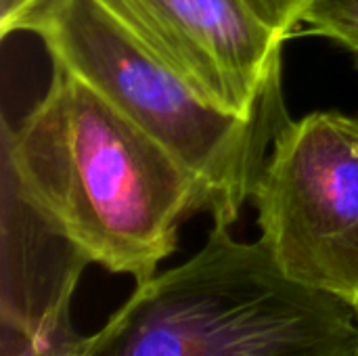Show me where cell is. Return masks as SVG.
Listing matches in <instances>:
<instances>
[{
    "label": "cell",
    "instance_id": "cell-1",
    "mask_svg": "<svg viewBox=\"0 0 358 356\" xmlns=\"http://www.w3.org/2000/svg\"><path fill=\"white\" fill-rule=\"evenodd\" d=\"M0 159L92 264L136 285L176 252L180 225L203 212L193 174L59 65L23 120L2 124Z\"/></svg>",
    "mask_w": 358,
    "mask_h": 356
},
{
    "label": "cell",
    "instance_id": "cell-2",
    "mask_svg": "<svg viewBox=\"0 0 358 356\" xmlns=\"http://www.w3.org/2000/svg\"><path fill=\"white\" fill-rule=\"evenodd\" d=\"M84 356H358V311L214 225L185 264L136 285Z\"/></svg>",
    "mask_w": 358,
    "mask_h": 356
},
{
    "label": "cell",
    "instance_id": "cell-3",
    "mask_svg": "<svg viewBox=\"0 0 358 356\" xmlns=\"http://www.w3.org/2000/svg\"><path fill=\"white\" fill-rule=\"evenodd\" d=\"M19 31L157 141L203 193L214 225L233 227L250 201L287 111L231 115L145 48L96 0H42Z\"/></svg>",
    "mask_w": 358,
    "mask_h": 356
},
{
    "label": "cell",
    "instance_id": "cell-4",
    "mask_svg": "<svg viewBox=\"0 0 358 356\" xmlns=\"http://www.w3.org/2000/svg\"><path fill=\"white\" fill-rule=\"evenodd\" d=\"M250 201L277 266L358 311V118L340 111L289 118Z\"/></svg>",
    "mask_w": 358,
    "mask_h": 356
},
{
    "label": "cell",
    "instance_id": "cell-5",
    "mask_svg": "<svg viewBox=\"0 0 358 356\" xmlns=\"http://www.w3.org/2000/svg\"><path fill=\"white\" fill-rule=\"evenodd\" d=\"M214 107L256 118L287 111L283 36L248 0H96Z\"/></svg>",
    "mask_w": 358,
    "mask_h": 356
},
{
    "label": "cell",
    "instance_id": "cell-6",
    "mask_svg": "<svg viewBox=\"0 0 358 356\" xmlns=\"http://www.w3.org/2000/svg\"><path fill=\"white\" fill-rule=\"evenodd\" d=\"M88 264L0 159V356H84L71 298Z\"/></svg>",
    "mask_w": 358,
    "mask_h": 356
},
{
    "label": "cell",
    "instance_id": "cell-7",
    "mask_svg": "<svg viewBox=\"0 0 358 356\" xmlns=\"http://www.w3.org/2000/svg\"><path fill=\"white\" fill-rule=\"evenodd\" d=\"M302 23L310 34L350 52L358 69V0H308Z\"/></svg>",
    "mask_w": 358,
    "mask_h": 356
},
{
    "label": "cell",
    "instance_id": "cell-8",
    "mask_svg": "<svg viewBox=\"0 0 358 356\" xmlns=\"http://www.w3.org/2000/svg\"><path fill=\"white\" fill-rule=\"evenodd\" d=\"M273 27L283 36H292L302 23V15L308 0H248Z\"/></svg>",
    "mask_w": 358,
    "mask_h": 356
},
{
    "label": "cell",
    "instance_id": "cell-9",
    "mask_svg": "<svg viewBox=\"0 0 358 356\" xmlns=\"http://www.w3.org/2000/svg\"><path fill=\"white\" fill-rule=\"evenodd\" d=\"M42 0H0V34L8 38L13 31H19L23 19L40 4Z\"/></svg>",
    "mask_w": 358,
    "mask_h": 356
}]
</instances>
